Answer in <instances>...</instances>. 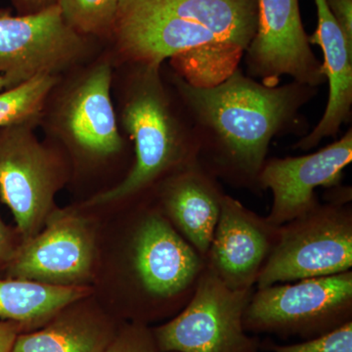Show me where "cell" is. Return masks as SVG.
I'll list each match as a JSON object with an SVG mask.
<instances>
[{"label":"cell","instance_id":"6da1fadb","mask_svg":"<svg viewBox=\"0 0 352 352\" xmlns=\"http://www.w3.org/2000/svg\"><path fill=\"white\" fill-rule=\"evenodd\" d=\"M171 78L191 117L201 166L245 188H258L271 141L295 126L298 111L316 94V87L296 82L266 87L239 68L210 87Z\"/></svg>","mask_w":352,"mask_h":352},{"label":"cell","instance_id":"7a4b0ae2","mask_svg":"<svg viewBox=\"0 0 352 352\" xmlns=\"http://www.w3.org/2000/svg\"><path fill=\"white\" fill-rule=\"evenodd\" d=\"M256 19V0H122L113 34L133 66L162 67L206 48L244 54Z\"/></svg>","mask_w":352,"mask_h":352},{"label":"cell","instance_id":"3957f363","mask_svg":"<svg viewBox=\"0 0 352 352\" xmlns=\"http://www.w3.org/2000/svg\"><path fill=\"white\" fill-rule=\"evenodd\" d=\"M122 110V126L135 149V163L126 177L89 201L90 206L124 200L162 178L198 161L193 131L180 122L161 78V67L134 66Z\"/></svg>","mask_w":352,"mask_h":352},{"label":"cell","instance_id":"277c9868","mask_svg":"<svg viewBox=\"0 0 352 352\" xmlns=\"http://www.w3.org/2000/svg\"><path fill=\"white\" fill-rule=\"evenodd\" d=\"M352 321L351 270L254 292L244 314L247 332L307 340Z\"/></svg>","mask_w":352,"mask_h":352},{"label":"cell","instance_id":"5b68a950","mask_svg":"<svg viewBox=\"0 0 352 352\" xmlns=\"http://www.w3.org/2000/svg\"><path fill=\"white\" fill-rule=\"evenodd\" d=\"M351 267V207L349 203L330 200L280 226L279 239L256 285L263 289L340 274Z\"/></svg>","mask_w":352,"mask_h":352},{"label":"cell","instance_id":"8992f818","mask_svg":"<svg viewBox=\"0 0 352 352\" xmlns=\"http://www.w3.org/2000/svg\"><path fill=\"white\" fill-rule=\"evenodd\" d=\"M254 289H231L206 266L182 311L155 331L162 352H261L245 330L244 314Z\"/></svg>","mask_w":352,"mask_h":352},{"label":"cell","instance_id":"52a82bcc","mask_svg":"<svg viewBox=\"0 0 352 352\" xmlns=\"http://www.w3.org/2000/svg\"><path fill=\"white\" fill-rule=\"evenodd\" d=\"M34 124L0 129V199L10 208L22 243L43 230L61 186L56 156L39 142Z\"/></svg>","mask_w":352,"mask_h":352},{"label":"cell","instance_id":"ba28073f","mask_svg":"<svg viewBox=\"0 0 352 352\" xmlns=\"http://www.w3.org/2000/svg\"><path fill=\"white\" fill-rule=\"evenodd\" d=\"M87 46V38L67 24L59 6L30 15L0 9V76L7 88L36 76H59L85 58Z\"/></svg>","mask_w":352,"mask_h":352},{"label":"cell","instance_id":"9c48e42d","mask_svg":"<svg viewBox=\"0 0 352 352\" xmlns=\"http://www.w3.org/2000/svg\"><path fill=\"white\" fill-rule=\"evenodd\" d=\"M258 19L245 61L251 78L277 87L282 76L317 87L325 82L322 64L303 29L298 0H256Z\"/></svg>","mask_w":352,"mask_h":352},{"label":"cell","instance_id":"30bf717a","mask_svg":"<svg viewBox=\"0 0 352 352\" xmlns=\"http://www.w3.org/2000/svg\"><path fill=\"white\" fill-rule=\"evenodd\" d=\"M131 266L139 288L148 298L182 300L186 305L206 261L161 210H152L134 231Z\"/></svg>","mask_w":352,"mask_h":352},{"label":"cell","instance_id":"8fae6325","mask_svg":"<svg viewBox=\"0 0 352 352\" xmlns=\"http://www.w3.org/2000/svg\"><path fill=\"white\" fill-rule=\"evenodd\" d=\"M94 254L87 222L76 214L54 212L41 232L18 245L6 274L53 286H87Z\"/></svg>","mask_w":352,"mask_h":352},{"label":"cell","instance_id":"7c38bea8","mask_svg":"<svg viewBox=\"0 0 352 352\" xmlns=\"http://www.w3.org/2000/svg\"><path fill=\"white\" fill-rule=\"evenodd\" d=\"M352 161V131L320 151L302 157L266 160L258 176V188L270 189L273 205L266 219L282 226L307 214L319 203L317 187H336Z\"/></svg>","mask_w":352,"mask_h":352},{"label":"cell","instance_id":"4fadbf2b","mask_svg":"<svg viewBox=\"0 0 352 352\" xmlns=\"http://www.w3.org/2000/svg\"><path fill=\"white\" fill-rule=\"evenodd\" d=\"M279 235L280 226L226 195L206 266L231 289H254Z\"/></svg>","mask_w":352,"mask_h":352},{"label":"cell","instance_id":"5bb4252c","mask_svg":"<svg viewBox=\"0 0 352 352\" xmlns=\"http://www.w3.org/2000/svg\"><path fill=\"white\" fill-rule=\"evenodd\" d=\"M112 76L107 62L95 65L67 90L58 106V133L87 156L110 157L124 146L111 97Z\"/></svg>","mask_w":352,"mask_h":352},{"label":"cell","instance_id":"9a60e30c","mask_svg":"<svg viewBox=\"0 0 352 352\" xmlns=\"http://www.w3.org/2000/svg\"><path fill=\"white\" fill-rule=\"evenodd\" d=\"M164 179L160 193L161 212L206 259L226 194L199 160Z\"/></svg>","mask_w":352,"mask_h":352},{"label":"cell","instance_id":"2e32d148","mask_svg":"<svg viewBox=\"0 0 352 352\" xmlns=\"http://www.w3.org/2000/svg\"><path fill=\"white\" fill-rule=\"evenodd\" d=\"M314 1L318 25L308 39L310 44L320 46L323 52L322 72L329 82V98L320 122L295 146L303 151L312 149L323 138L337 135L351 116L352 44L336 22L326 0Z\"/></svg>","mask_w":352,"mask_h":352},{"label":"cell","instance_id":"e0dca14e","mask_svg":"<svg viewBox=\"0 0 352 352\" xmlns=\"http://www.w3.org/2000/svg\"><path fill=\"white\" fill-rule=\"evenodd\" d=\"M87 286H53L0 278V318L22 324L46 320L89 295Z\"/></svg>","mask_w":352,"mask_h":352},{"label":"cell","instance_id":"ac0fdd59","mask_svg":"<svg viewBox=\"0 0 352 352\" xmlns=\"http://www.w3.org/2000/svg\"><path fill=\"white\" fill-rule=\"evenodd\" d=\"M105 333L82 319H60L50 326L18 336L10 352H103Z\"/></svg>","mask_w":352,"mask_h":352},{"label":"cell","instance_id":"d6986e66","mask_svg":"<svg viewBox=\"0 0 352 352\" xmlns=\"http://www.w3.org/2000/svg\"><path fill=\"white\" fill-rule=\"evenodd\" d=\"M59 76H41L0 91V129L14 124H36L41 117Z\"/></svg>","mask_w":352,"mask_h":352},{"label":"cell","instance_id":"ffe728a7","mask_svg":"<svg viewBox=\"0 0 352 352\" xmlns=\"http://www.w3.org/2000/svg\"><path fill=\"white\" fill-rule=\"evenodd\" d=\"M122 0H59L67 24L82 36L113 34Z\"/></svg>","mask_w":352,"mask_h":352},{"label":"cell","instance_id":"44dd1931","mask_svg":"<svg viewBox=\"0 0 352 352\" xmlns=\"http://www.w3.org/2000/svg\"><path fill=\"white\" fill-rule=\"evenodd\" d=\"M264 349L272 352H352V321L300 344L277 346L270 342Z\"/></svg>","mask_w":352,"mask_h":352},{"label":"cell","instance_id":"7402d4cb","mask_svg":"<svg viewBox=\"0 0 352 352\" xmlns=\"http://www.w3.org/2000/svg\"><path fill=\"white\" fill-rule=\"evenodd\" d=\"M103 352H162L157 346L155 336L144 327L131 328L116 340L113 346H107Z\"/></svg>","mask_w":352,"mask_h":352},{"label":"cell","instance_id":"603a6c76","mask_svg":"<svg viewBox=\"0 0 352 352\" xmlns=\"http://www.w3.org/2000/svg\"><path fill=\"white\" fill-rule=\"evenodd\" d=\"M329 10L352 44V0H326Z\"/></svg>","mask_w":352,"mask_h":352},{"label":"cell","instance_id":"cb8c5ba5","mask_svg":"<svg viewBox=\"0 0 352 352\" xmlns=\"http://www.w3.org/2000/svg\"><path fill=\"white\" fill-rule=\"evenodd\" d=\"M18 245L14 243L12 234L0 217V270L10 263Z\"/></svg>","mask_w":352,"mask_h":352},{"label":"cell","instance_id":"d4e9b609","mask_svg":"<svg viewBox=\"0 0 352 352\" xmlns=\"http://www.w3.org/2000/svg\"><path fill=\"white\" fill-rule=\"evenodd\" d=\"M18 15L36 14L58 6L59 0H11Z\"/></svg>","mask_w":352,"mask_h":352},{"label":"cell","instance_id":"484cf974","mask_svg":"<svg viewBox=\"0 0 352 352\" xmlns=\"http://www.w3.org/2000/svg\"><path fill=\"white\" fill-rule=\"evenodd\" d=\"M21 324L16 322H0V352H10L18 337Z\"/></svg>","mask_w":352,"mask_h":352},{"label":"cell","instance_id":"4316f807","mask_svg":"<svg viewBox=\"0 0 352 352\" xmlns=\"http://www.w3.org/2000/svg\"><path fill=\"white\" fill-rule=\"evenodd\" d=\"M7 88V82L6 80H4L3 76H0V91L3 89H6Z\"/></svg>","mask_w":352,"mask_h":352}]
</instances>
